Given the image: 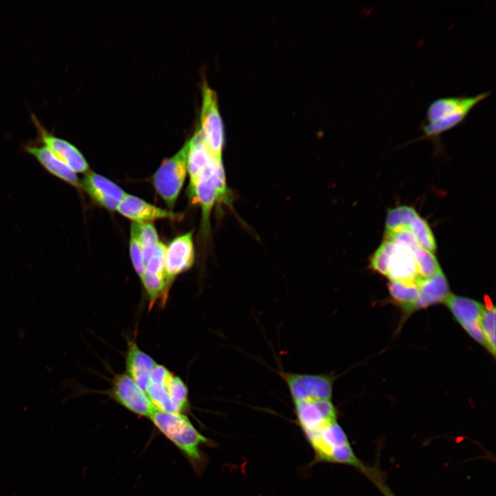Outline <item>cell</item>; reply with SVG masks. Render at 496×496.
<instances>
[{"instance_id":"6da1fadb","label":"cell","mask_w":496,"mask_h":496,"mask_svg":"<svg viewBox=\"0 0 496 496\" xmlns=\"http://www.w3.org/2000/svg\"><path fill=\"white\" fill-rule=\"evenodd\" d=\"M149 419L187 457L195 472L200 474L207 464L201 446L209 444V439L201 434L183 413L155 409Z\"/></svg>"},{"instance_id":"7a4b0ae2","label":"cell","mask_w":496,"mask_h":496,"mask_svg":"<svg viewBox=\"0 0 496 496\" xmlns=\"http://www.w3.org/2000/svg\"><path fill=\"white\" fill-rule=\"evenodd\" d=\"M490 94V91H486L473 96H451L434 100L420 124L424 134L419 139H428L435 143L440 141L443 133L464 122L471 110Z\"/></svg>"},{"instance_id":"3957f363","label":"cell","mask_w":496,"mask_h":496,"mask_svg":"<svg viewBox=\"0 0 496 496\" xmlns=\"http://www.w3.org/2000/svg\"><path fill=\"white\" fill-rule=\"evenodd\" d=\"M187 152L188 142L165 160L154 175L155 189L169 208L174 206L187 174Z\"/></svg>"},{"instance_id":"277c9868","label":"cell","mask_w":496,"mask_h":496,"mask_svg":"<svg viewBox=\"0 0 496 496\" xmlns=\"http://www.w3.org/2000/svg\"><path fill=\"white\" fill-rule=\"evenodd\" d=\"M293 402L331 400L335 377L331 374H308L281 371Z\"/></svg>"},{"instance_id":"5b68a950","label":"cell","mask_w":496,"mask_h":496,"mask_svg":"<svg viewBox=\"0 0 496 496\" xmlns=\"http://www.w3.org/2000/svg\"><path fill=\"white\" fill-rule=\"evenodd\" d=\"M200 130L211 154L222 158L225 143L224 126L215 92L207 85L203 89Z\"/></svg>"},{"instance_id":"8992f818","label":"cell","mask_w":496,"mask_h":496,"mask_svg":"<svg viewBox=\"0 0 496 496\" xmlns=\"http://www.w3.org/2000/svg\"><path fill=\"white\" fill-rule=\"evenodd\" d=\"M110 395L122 406L138 416L149 418L156 409L146 393L127 373L115 376Z\"/></svg>"},{"instance_id":"52a82bcc","label":"cell","mask_w":496,"mask_h":496,"mask_svg":"<svg viewBox=\"0 0 496 496\" xmlns=\"http://www.w3.org/2000/svg\"><path fill=\"white\" fill-rule=\"evenodd\" d=\"M298 425L304 433L319 431L337 421V411L331 400L293 402Z\"/></svg>"},{"instance_id":"ba28073f","label":"cell","mask_w":496,"mask_h":496,"mask_svg":"<svg viewBox=\"0 0 496 496\" xmlns=\"http://www.w3.org/2000/svg\"><path fill=\"white\" fill-rule=\"evenodd\" d=\"M444 303L466 332L486 349L479 325V320L485 306L474 299L452 293Z\"/></svg>"},{"instance_id":"9c48e42d","label":"cell","mask_w":496,"mask_h":496,"mask_svg":"<svg viewBox=\"0 0 496 496\" xmlns=\"http://www.w3.org/2000/svg\"><path fill=\"white\" fill-rule=\"evenodd\" d=\"M32 121L37 129L40 143L45 145L59 160L76 173L87 172L89 165L79 149L68 141L49 132L34 114Z\"/></svg>"},{"instance_id":"30bf717a","label":"cell","mask_w":496,"mask_h":496,"mask_svg":"<svg viewBox=\"0 0 496 496\" xmlns=\"http://www.w3.org/2000/svg\"><path fill=\"white\" fill-rule=\"evenodd\" d=\"M165 259L167 285L170 289L175 278L191 268L194 264V247L192 232L189 231L175 238L166 247Z\"/></svg>"},{"instance_id":"8fae6325","label":"cell","mask_w":496,"mask_h":496,"mask_svg":"<svg viewBox=\"0 0 496 496\" xmlns=\"http://www.w3.org/2000/svg\"><path fill=\"white\" fill-rule=\"evenodd\" d=\"M81 186L94 201L110 210H116L126 194L116 184L93 172H87Z\"/></svg>"},{"instance_id":"7c38bea8","label":"cell","mask_w":496,"mask_h":496,"mask_svg":"<svg viewBox=\"0 0 496 496\" xmlns=\"http://www.w3.org/2000/svg\"><path fill=\"white\" fill-rule=\"evenodd\" d=\"M23 149L33 156L45 171L69 185L80 187L81 183L76 175L69 166L59 160L43 143H28Z\"/></svg>"},{"instance_id":"4fadbf2b","label":"cell","mask_w":496,"mask_h":496,"mask_svg":"<svg viewBox=\"0 0 496 496\" xmlns=\"http://www.w3.org/2000/svg\"><path fill=\"white\" fill-rule=\"evenodd\" d=\"M116 210L123 216L138 224L176 217V214L170 211L158 207L128 194L121 200Z\"/></svg>"},{"instance_id":"5bb4252c","label":"cell","mask_w":496,"mask_h":496,"mask_svg":"<svg viewBox=\"0 0 496 496\" xmlns=\"http://www.w3.org/2000/svg\"><path fill=\"white\" fill-rule=\"evenodd\" d=\"M187 142V173L191 186L216 160L222 158H217L211 154L200 128H198L193 137Z\"/></svg>"},{"instance_id":"9a60e30c","label":"cell","mask_w":496,"mask_h":496,"mask_svg":"<svg viewBox=\"0 0 496 496\" xmlns=\"http://www.w3.org/2000/svg\"><path fill=\"white\" fill-rule=\"evenodd\" d=\"M417 286L419 296L413 304L412 313L437 303H444L451 294L448 281L442 270L431 278L419 280Z\"/></svg>"},{"instance_id":"2e32d148","label":"cell","mask_w":496,"mask_h":496,"mask_svg":"<svg viewBox=\"0 0 496 496\" xmlns=\"http://www.w3.org/2000/svg\"><path fill=\"white\" fill-rule=\"evenodd\" d=\"M386 277L390 280L417 284L420 278L413 250L404 246L395 245L390 256Z\"/></svg>"},{"instance_id":"e0dca14e","label":"cell","mask_w":496,"mask_h":496,"mask_svg":"<svg viewBox=\"0 0 496 496\" xmlns=\"http://www.w3.org/2000/svg\"><path fill=\"white\" fill-rule=\"evenodd\" d=\"M156 364L155 360L141 350L134 341L128 342L126 355L127 372L145 393L152 372Z\"/></svg>"},{"instance_id":"ac0fdd59","label":"cell","mask_w":496,"mask_h":496,"mask_svg":"<svg viewBox=\"0 0 496 496\" xmlns=\"http://www.w3.org/2000/svg\"><path fill=\"white\" fill-rule=\"evenodd\" d=\"M388 289L391 298L401 307L406 316L412 313V307L419 296V287L416 283L390 280Z\"/></svg>"},{"instance_id":"d6986e66","label":"cell","mask_w":496,"mask_h":496,"mask_svg":"<svg viewBox=\"0 0 496 496\" xmlns=\"http://www.w3.org/2000/svg\"><path fill=\"white\" fill-rule=\"evenodd\" d=\"M419 216L416 210L409 206L402 205L388 210L386 218V231L398 227L409 229L412 222Z\"/></svg>"},{"instance_id":"ffe728a7","label":"cell","mask_w":496,"mask_h":496,"mask_svg":"<svg viewBox=\"0 0 496 496\" xmlns=\"http://www.w3.org/2000/svg\"><path fill=\"white\" fill-rule=\"evenodd\" d=\"M325 462L348 464L363 471L368 476L371 471L357 457L349 442L331 448Z\"/></svg>"},{"instance_id":"44dd1931","label":"cell","mask_w":496,"mask_h":496,"mask_svg":"<svg viewBox=\"0 0 496 496\" xmlns=\"http://www.w3.org/2000/svg\"><path fill=\"white\" fill-rule=\"evenodd\" d=\"M420 280L432 277L441 270L439 262L432 252L421 247L413 251Z\"/></svg>"},{"instance_id":"7402d4cb","label":"cell","mask_w":496,"mask_h":496,"mask_svg":"<svg viewBox=\"0 0 496 496\" xmlns=\"http://www.w3.org/2000/svg\"><path fill=\"white\" fill-rule=\"evenodd\" d=\"M409 229L420 247L432 253L436 250L434 235L426 220L418 216L411 224Z\"/></svg>"},{"instance_id":"603a6c76","label":"cell","mask_w":496,"mask_h":496,"mask_svg":"<svg viewBox=\"0 0 496 496\" xmlns=\"http://www.w3.org/2000/svg\"><path fill=\"white\" fill-rule=\"evenodd\" d=\"M479 325L483 333L486 349L493 356L495 354V308L493 306L484 307L482 313Z\"/></svg>"},{"instance_id":"cb8c5ba5","label":"cell","mask_w":496,"mask_h":496,"mask_svg":"<svg viewBox=\"0 0 496 496\" xmlns=\"http://www.w3.org/2000/svg\"><path fill=\"white\" fill-rule=\"evenodd\" d=\"M139 226V224L136 223H132L131 225L130 253L133 267L141 278L145 271V262L141 242Z\"/></svg>"},{"instance_id":"d4e9b609","label":"cell","mask_w":496,"mask_h":496,"mask_svg":"<svg viewBox=\"0 0 496 496\" xmlns=\"http://www.w3.org/2000/svg\"><path fill=\"white\" fill-rule=\"evenodd\" d=\"M143 254L146 263L154 255L160 241L157 231L151 223L139 224Z\"/></svg>"},{"instance_id":"484cf974","label":"cell","mask_w":496,"mask_h":496,"mask_svg":"<svg viewBox=\"0 0 496 496\" xmlns=\"http://www.w3.org/2000/svg\"><path fill=\"white\" fill-rule=\"evenodd\" d=\"M395 243L384 240L370 259V267L375 271L386 276L389 259L395 248Z\"/></svg>"},{"instance_id":"4316f807","label":"cell","mask_w":496,"mask_h":496,"mask_svg":"<svg viewBox=\"0 0 496 496\" xmlns=\"http://www.w3.org/2000/svg\"><path fill=\"white\" fill-rule=\"evenodd\" d=\"M165 249L166 246L160 242L154 255L145 263L143 274L154 276L165 279L167 282L165 259Z\"/></svg>"},{"instance_id":"83f0119b","label":"cell","mask_w":496,"mask_h":496,"mask_svg":"<svg viewBox=\"0 0 496 496\" xmlns=\"http://www.w3.org/2000/svg\"><path fill=\"white\" fill-rule=\"evenodd\" d=\"M393 242L395 245L404 246L411 250L419 247V245L411 231L406 227H398L390 231H386V239Z\"/></svg>"},{"instance_id":"f1b7e54d","label":"cell","mask_w":496,"mask_h":496,"mask_svg":"<svg viewBox=\"0 0 496 496\" xmlns=\"http://www.w3.org/2000/svg\"><path fill=\"white\" fill-rule=\"evenodd\" d=\"M371 479L374 480L375 484L379 487L384 496H395L393 493L381 482L380 478L375 475Z\"/></svg>"}]
</instances>
